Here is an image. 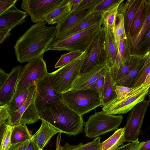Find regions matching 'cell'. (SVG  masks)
I'll return each mask as SVG.
<instances>
[{
    "label": "cell",
    "mask_w": 150,
    "mask_h": 150,
    "mask_svg": "<svg viewBox=\"0 0 150 150\" xmlns=\"http://www.w3.org/2000/svg\"><path fill=\"white\" fill-rule=\"evenodd\" d=\"M56 26L46 25V22L32 25L16 41L14 48L17 60L22 63L43 56L56 37Z\"/></svg>",
    "instance_id": "obj_1"
},
{
    "label": "cell",
    "mask_w": 150,
    "mask_h": 150,
    "mask_svg": "<svg viewBox=\"0 0 150 150\" xmlns=\"http://www.w3.org/2000/svg\"><path fill=\"white\" fill-rule=\"evenodd\" d=\"M39 115L40 119L49 123L59 133L76 136L82 131L84 125L83 116L64 102L45 110Z\"/></svg>",
    "instance_id": "obj_2"
},
{
    "label": "cell",
    "mask_w": 150,
    "mask_h": 150,
    "mask_svg": "<svg viewBox=\"0 0 150 150\" xmlns=\"http://www.w3.org/2000/svg\"><path fill=\"white\" fill-rule=\"evenodd\" d=\"M62 97L65 103L82 116L102 105L99 94L90 89L70 90L62 94Z\"/></svg>",
    "instance_id": "obj_3"
},
{
    "label": "cell",
    "mask_w": 150,
    "mask_h": 150,
    "mask_svg": "<svg viewBox=\"0 0 150 150\" xmlns=\"http://www.w3.org/2000/svg\"><path fill=\"white\" fill-rule=\"evenodd\" d=\"M123 119L121 115H111L103 110L98 112L95 111L84 123L85 135L89 138H96L117 129Z\"/></svg>",
    "instance_id": "obj_4"
},
{
    "label": "cell",
    "mask_w": 150,
    "mask_h": 150,
    "mask_svg": "<svg viewBox=\"0 0 150 150\" xmlns=\"http://www.w3.org/2000/svg\"><path fill=\"white\" fill-rule=\"evenodd\" d=\"M99 23L76 33L62 40L52 42L47 51L74 50L84 52L101 28Z\"/></svg>",
    "instance_id": "obj_5"
},
{
    "label": "cell",
    "mask_w": 150,
    "mask_h": 150,
    "mask_svg": "<svg viewBox=\"0 0 150 150\" xmlns=\"http://www.w3.org/2000/svg\"><path fill=\"white\" fill-rule=\"evenodd\" d=\"M150 83L144 81L140 86L120 98H115L103 106L102 110L111 115L125 114L145 99L149 93Z\"/></svg>",
    "instance_id": "obj_6"
},
{
    "label": "cell",
    "mask_w": 150,
    "mask_h": 150,
    "mask_svg": "<svg viewBox=\"0 0 150 150\" xmlns=\"http://www.w3.org/2000/svg\"><path fill=\"white\" fill-rule=\"evenodd\" d=\"M85 51L77 59L50 73L53 87L59 93L62 94L70 90L80 75Z\"/></svg>",
    "instance_id": "obj_7"
},
{
    "label": "cell",
    "mask_w": 150,
    "mask_h": 150,
    "mask_svg": "<svg viewBox=\"0 0 150 150\" xmlns=\"http://www.w3.org/2000/svg\"><path fill=\"white\" fill-rule=\"evenodd\" d=\"M63 102L62 94L53 87L50 73L36 83L35 103L39 115L45 110Z\"/></svg>",
    "instance_id": "obj_8"
},
{
    "label": "cell",
    "mask_w": 150,
    "mask_h": 150,
    "mask_svg": "<svg viewBox=\"0 0 150 150\" xmlns=\"http://www.w3.org/2000/svg\"><path fill=\"white\" fill-rule=\"evenodd\" d=\"M35 83L29 88L27 98L22 105L16 111L9 113L7 124L12 126L20 124H30L40 119L35 103Z\"/></svg>",
    "instance_id": "obj_9"
},
{
    "label": "cell",
    "mask_w": 150,
    "mask_h": 150,
    "mask_svg": "<svg viewBox=\"0 0 150 150\" xmlns=\"http://www.w3.org/2000/svg\"><path fill=\"white\" fill-rule=\"evenodd\" d=\"M47 71L46 62L43 56L29 62L23 67L19 75L15 93L28 89L46 76Z\"/></svg>",
    "instance_id": "obj_10"
},
{
    "label": "cell",
    "mask_w": 150,
    "mask_h": 150,
    "mask_svg": "<svg viewBox=\"0 0 150 150\" xmlns=\"http://www.w3.org/2000/svg\"><path fill=\"white\" fill-rule=\"evenodd\" d=\"M69 0H23L21 8L37 23L45 22L46 16L54 9L67 3Z\"/></svg>",
    "instance_id": "obj_11"
},
{
    "label": "cell",
    "mask_w": 150,
    "mask_h": 150,
    "mask_svg": "<svg viewBox=\"0 0 150 150\" xmlns=\"http://www.w3.org/2000/svg\"><path fill=\"white\" fill-rule=\"evenodd\" d=\"M150 103L149 99H144L129 111L124 127L125 142L130 143L138 139L144 118Z\"/></svg>",
    "instance_id": "obj_12"
},
{
    "label": "cell",
    "mask_w": 150,
    "mask_h": 150,
    "mask_svg": "<svg viewBox=\"0 0 150 150\" xmlns=\"http://www.w3.org/2000/svg\"><path fill=\"white\" fill-rule=\"evenodd\" d=\"M106 59L104 34L101 28L85 51L80 75L95 65L107 61Z\"/></svg>",
    "instance_id": "obj_13"
},
{
    "label": "cell",
    "mask_w": 150,
    "mask_h": 150,
    "mask_svg": "<svg viewBox=\"0 0 150 150\" xmlns=\"http://www.w3.org/2000/svg\"><path fill=\"white\" fill-rule=\"evenodd\" d=\"M109 70L107 61L95 65L88 71L80 75L73 83L70 90L87 89L97 79L105 76Z\"/></svg>",
    "instance_id": "obj_14"
},
{
    "label": "cell",
    "mask_w": 150,
    "mask_h": 150,
    "mask_svg": "<svg viewBox=\"0 0 150 150\" xmlns=\"http://www.w3.org/2000/svg\"><path fill=\"white\" fill-rule=\"evenodd\" d=\"M23 67H13L6 80L0 88V106L8 104L15 92L19 75Z\"/></svg>",
    "instance_id": "obj_15"
},
{
    "label": "cell",
    "mask_w": 150,
    "mask_h": 150,
    "mask_svg": "<svg viewBox=\"0 0 150 150\" xmlns=\"http://www.w3.org/2000/svg\"><path fill=\"white\" fill-rule=\"evenodd\" d=\"M28 14L18 9L14 4L0 15V30L11 29L21 25L25 21Z\"/></svg>",
    "instance_id": "obj_16"
},
{
    "label": "cell",
    "mask_w": 150,
    "mask_h": 150,
    "mask_svg": "<svg viewBox=\"0 0 150 150\" xmlns=\"http://www.w3.org/2000/svg\"><path fill=\"white\" fill-rule=\"evenodd\" d=\"M130 49L131 42L129 35L124 34L119 43L117 52L114 66L112 70L109 71L112 82L114 84H115L117 74L119 69L131 55Z\"/></svg>",
    "instance_id": "obj_17"
},
{
    "label": "cell",
    "mask_w": 150,
    "mask_h": 150,
    "mask_svg": "<svg viewBox=\"0 0 150 150\" xmlns=\"http://www.w3.org/2000/svg\"><path fill=\"white\" fill-rule=\"evenodd\" d=\"M92 9H81L71 11L56 25L57 30L56 37L65 33L76 26L84 18L89 15Z\"/></svg>",
    "instance_id": "obj_18"
},
{
    "label": "cell",
    "mask_w": 150,
    "mask_h": 150,
    "mask_svg": "<svg viewBox=\"0 0 150 150\" xmlns=\"http://www.w3.org/2000/svg\"><path fill=\"white\" fill-rule=\"evenodd\" d=\"M102 25L101 28L104 34L106 61L110 71L114 66L118 49L115 41L113 29L104 23H103Z\"/></svg>",
    "instance_id": "obj_19"
},
{
    "label": "cell",
    "mask_w": 150,
    "mask_h": 150,
    "mask_svg": "<svg viewBox=\"0 0 150 150\" xmlns=\"http://www.w3.org/2000/svg\"><path fill=\"white\" fill-rule=\"evenodd\" d=\"M124 1L119 6L117 11L124 17L125 31L126 35H128L131 23L142 0H129L125 3Z\"/></svg>",
    "instance_id": "obj_20"
},
{
    "label": "cell",
    "mask_w": 150,
    "mask_h": 150,
    "mask_svg": "<svg viewBox=\"0 0 150 150\" xmlns=\"http://www.w3.org/2000/svg\"><path fill=\"white\" fill-rule=\"evenodd\" d=\"M100 23H102V13L96 12L89 14L76 26L65 33L55 37L52 42L62 40L74 33Z\"/></svg>",
    "instance_id": "obj_21"
},
{
    "label": "cell",
    "mask_w": 150,
    "mask_h": 150,
    "mask_svg": "<svg viewBox=\"0 0 150 150\" xmlns=\"http://www.w3.org/2000/svg\"><path fill=\"white\" fill-rule=\"evenodd\" d=\"M41 125L37 132L32 136L31 139L37 144L41 150L47 145L50 140L59 131L49 123L41 120Z\"/></svg>",
    "instance_id": "obj_22"
},
{
    "label": "cell",
    "mask_w": 150,
    "mask_h": 150,
    "mask_svg": "<svg viewBox=\"0 0 150 150\" xmlns=\"http://www.w3.org/2000/svg\"><path fill=\"white\" fill-rule=\"evenodd\" d=\"M61 139V133H59L56 139V150H100V137L96 138L91 142L85 144L81 142L75 145L67 143L62 146L60 144Z\"/></svg>",
    "instance_id": "obj_23"
},
{
    "label": "cell",
    "mask_w": 150,
    "mask_h": 150,
    "mask_svg": "<svg viewBox=\"0 0 150 150\" xmlns=\"http://www.w3.org/2000/svg\"><path fill=\"white\" fill-rule=\"evenodd\" d=\"M150 1L145 0L144 17L142 25L138 33L130 38L131 54L132 55L139 43L150 29Z\"/></svg>",
    "instance_id": "obj_24"
},
{
    "label": "cell",
    "mask_w": 150,
    "mask_h": 150,
    "mask_svg": "<svg viewBox=\"0 0 150 150\" xmlns=\"http://www.w3.org/2000/svg\"><path fill=\"white\" fill-rule=\"evenodd\" d=\"M125 142L124 128L117 129L107 139L100 144V150H115Z\"/></svg>",
    "instance_id": "obj_25"
},
{
    "label": "cell",
    "mask_w": 150,
    "mask_h": 150,
    "mask_svg": "<svg viewBox=\"0 0 150 150\" xmlns=\"http://www.w3.org/2000/svg\"><path fill=\"white\" fill-rule=\"evenodd\" d=\"M71 10L69 0L67 3L56 8L47 14L45 17V21L49 24H57L70 12Z\"/></svg>",
    "instance_id": "obj_26"
},
{
    "label": "cell",
    "mask_w": 150,
    "mask_h": 150,
    "mask_svg": "<svg viewBox=\"0 0 150 150\" xmlns=\"http://www.w3.org/2000/svg\"><path fill=\"white\" fill-rule=\"evenodd\" d=\"M104 78V85L101 97L103 106L117 97L115 91L116 85L112 82L109 70L106 73Z\"/></svg>",
    "instance_id": "obj_27"
},
{
    "label": "cell",
    "mask_w": 150,
    "mask_h": 150,
    "mask_svg": "<svg viewBox=\"0 0 150 150\" xmlns=\"http://www.w3.org/2000/svg\"><path fill=\"white\" fill-rule=\"evenodd\" d=\"M31 137L26 125L20 124L13 126L11 135V144L24 142L30 139Z\"/></svg>",
    "instance_id": "obj_28"
},
{
    "label": "cell",
    "mask_w": 150,
    "mask_h": 150,
    "mask_svg": "<svg viewBox=\"0 0 150 150\" xmlns=\"http://www.w3.org/2000/svg\"><path fill=\"white\" fill-rule=\"evenodd\" d=\"M145 0H142L131 23L129 33L131 38L139 32L143 23L144 17Z\"/></svg>",
    "instance_id": "obj_29"
},
{
    "label": "cell",
    "mask_w": 150,
    "mask_h": 150,
    "mask_svg": "<svg viewBox=\"0 0 150 150\" xmlns=\"http://www.w3.org/2000/svg\"><path fill=\"white\" fill-rule=\"evenodd\" d=\"M144 63L143 54V57L137 62L134 67L125 76L116 83V85L131 88L138 72Z\"/></svg>",
    "instance_id": "obj_30"
},
{
    "label": "cell",
    "mask_w": 150,
    "mask_h": 150,
    "mask_svg": "<svg viewBox=\"0 0 150 150\" xmlns=\"http://www.w3.org/2000/svg\"><path fill=\"white\" fill-rule=\"evenodd\" d=\"M143 56V55H131L126 61L119 69L117 74L115 83L125 76Z\"/></svg>",
    "instance_id": "obj_31"
},
{
    "label": "cell",
    "mask_w": 150,
    "mask_h": 150,
    "mask_svg": "<svg viewBox=\"0 0 150 150\" xmlns=\"http://www.w3.org/2000/svg\"><path fill=\"white\" fill-rule=\"evenodd\" d=\"M28 89L15 93L7 104L9 113L16 111L24 103L27 96Z\"/></svg>",
    "instance_id": "obj_32"
},
{
    "label": "cell",
    "mask_w": 150,
    "mask_h": 150,
    "mask_svg": "<svg viewBox=\"0 0 150 150\" xmlns=\"http://www.w3.org/2000/svg\"><path fill=\"white\" fill-rule=\"evenodd\" d=\"M124 0L119 1L106 11L102 13V23L113 29L115 24L118 7Z\"/></svg>",
    "instance_id": "obj_33"
},
{
    "label": "cell",
    "mask_w": 150,
    "mask_h": 150,
    "mask_svg": "<svg viewBox=\"0 0 150 150\" xmlns=\"http://www.w3.org/2000/svg\"><path fill=\"white\" fill-rule=\"evenodd\" d=\"M113 32L117 49L119 42L122 35L125 33V29L124 18L123 15L117 13L115 24L113 29Z\"/></svg>",
    "instance_id": "obj_34"
},
{
    "label": "cell",
    "mask_w": 150,
    "mask_h": 150,
    "mask_svg": "<svg viewBox=\"0 0 150 150\" xmlns=\"http://www.w3.org/2000/svg\"><path fill=\"white\" fill-rule=\"evenodd\" d=\"M83 52L80 51L74 50L62 54L55 64V67H61L80 57Z\"/></svg>",
    "instance_id": "obj_35"
},
{
    "label": "cell",
    "mask_w": 150,
    "mask_h": 150,
    "mask_svg": "<svg viewBox=\"0 0 150 150\" xmlns=\"http://www.w3.org/2000/svg\"><path fill=\"white\" fill-rule=\"evenodd\" d=\"M150 73V62L146 64H144L138 72L131 88L135 89L142 85Z\"/></svg>",
    "instance_id": "obj_36"
},
{
    "label": "cell",
    "mask_w": 150,
    "mask_h": 150,
    "mask_svg": "<svg viewBox=\"0 0 150 150\" xmlns=\"http://www.w3.org/2000/svg\"><path fill=\"white\" fill-rule=\"evenodd\" d=\"M150 50V29L139 43L133 54L142 55Z\"/></svg>",
    "instance_id": "obj_37"
},
{
    "label": "cell",
    "mask_w": 150,
    "mask_h": 150,
    "mask_svg": "<svg viewBox=\"0 0 150 150\" xmlns=\"http://www.w3.org/2000/svg\"><path fill=\"white\" fill-rule=\"evenodd\" d=\"M119 0H102L98 4L93 8L89 14L96 12L103 13L113 6Z\"/></svg>",
    "instance_id": "obj_38"
},
{
    "label": "cell",
    "mask_w": 150,
    "mask_h": 150,
    "mask_svg": "<svg viewBox=\"0 0 150 150\" xmlns=\"http://www.w3.org/2000/svg\"><path fill=\"white\" fill-rule=\"evenodd\" d=\"M13 126L6 124L0 146V150H8L11 144V138Z\"/></svg>",
    "instance_id": "obj_39"
},
{
    "label": "cell",
    "mask_w": 150,
    "mask_h": 150,
    "mask_svg": "<svg viewBox=\"0 0 150 150\" xmlns=\"http://www.w3.org/2000/svg\"><path fill=\"white\" fill-rule=\"evenodd\" d=\"M105 81L104 76L101 77L96 81L87 89L95 91L101 97Z\"/></svg>",
    "instance_id": "obj_40"
},
{
    "label": "cell",
    "mask_w": 150,
    "mask_h": 150,
    "mask_svg": "<svg viewBox=\"0 0 150 150\" xmlns=\"http://www.w3.org/2000/svg\"><path fill=\"white\" fill-rule=\"evenodd\" d=\"M133 89L129 87L116 85L115 90L117 98H120L127 94Z\"/></svg>",
    "instance_id": "obj_41"
},
{
    "label": "cell",
    "mask_w": 150,
    "mask_h": 150,
    "mask_svg": "<svg viewBox=\"0 0 150 150\" xmlns=\"http://www.w3.org/2000/svg\"><path fill=\"white\" fill-rule=\"evenodd\" d=\"M17 0H0V15L15 4Z\"/></svg>",
    "instance_id": "obj_42"
},
{
    "label": "cell",
    "mask_w": 150,
    "mask_h": 150,
    "mask_svg": "<svg viewBox=\"0 0 150 150\" xmlns=\"http://www.w3.org/2000/svg\"><path fill=\"white\" fill-rule=\"evenodd\" d=\"M9 115L8 105L0 106V125L6 122L9 117Z\"/></svg>",
    "instance_id": "obj_43"
},
{
    "label": "cell",
    "mask_w": 150,
    "mask_h": 150,
    "mask_svg": "<svg viewBox=\"0 0 150 150\" xmlns=\"http://www.w3.org/2000/svg\"><path fill=\"white\" fill-rule=\"evenodd\" d=\"M29 140L24 142L11 144L8 150H26Z\"/></svg>",
    "instance_id": "obj_44"
},
{
    "label": "cell",
    "mask_w": 150,
    "mask_h": 150,
    "mask_svg": "<svg viewBox=\"0 0 150 150\" xmlns=\"http://www.w3.org/2000/svg\"><path fill=\"white\" fill-rule=\"evenodd\" d=\"M12 29L10 28H6L0 30V44L4 41L10 35V31Z\"/></svg>",
    "instance_id": "obj_45"
},
{
    "label": "cell",
    "mask_w": 150,
    "mask_h": 150,
    "mask_svg": "<svg viewBox=\"0 0 150 150\" xmlns=\"http://www.w3.org/2000/svg\"><path fill=\"white\" fill-rule=\"evenodd\" d=\"M8 74L0 67V88L7 79Z\"/></svg>",
    "instance_id": "obj_46"
},
{
    "label": "cell",
    "mask_w": 150,
    "mask_h": 150,
    "mask_svg": "<svg viewBox=\"0 0 150 150\" xmlns=\"http://www.w3.org/2000/svg\"><path fill=\"white\" fill-rule=\"evenodd\" d=\"M26 150H41L37 144L31 139L29 140V142Z\"/></svg>",
    "instance_id": "obj_47"
},
{
    "label": "cell",
    "mask_w": 150,
    "mask_h": 150,
    "mask_svg": "<svg viewBox=\"0 0 150 150\" xmlns=\"http://www.w3.org/2000/svg\"><path fill=\"white\" fill-rule=\"evenodd\" d=\"M132 142V145L130 150H139L144 143V142H139L138 139L136 141Z\"/></svg>",
    "instance_id": "obj_48"
},
{
    "label": "cell",
    "mask_w": 150,
    "mask_h": 150,
    "mask_svg": "<svg viewBox=\"0 0 150 150\" xmlns=\"http://www.w3.org/2000/svg\"><path fill=\"white\" fill-rule=\"evenodd\" d=\"M82 0H69V2L71 7V11L75 10Z\"/></svg>",
    "instance_id": "obj_49"
},
{
    "label": "cell",
    "mask_w": 150,
    "mask_h": 150,
    "mask_svg": "<svg viewBox=\"0 0 150 150\" xmlns=\"http://www.w3.org/2000/svg\"><path fill=\"white\" fill-rule=\"evenodd\" d=\"M7 122H5L0 125V146L5 131Z\"/></svg>",
    "instance_id": "obj_50"
},
{
    "label": "cell",
    "mask_w": 150,
    "mask_h": 150,
    "mask_svg": "<svg viewBox=\"0 0 150 150\" xmlns=\"http://www.w3.org/2000/svg\"><path fill=\"white\" fill-rule=\"evenodd\" d=\"M132 145V142L128 143L127 144L121 145L115 150H130Z\"/></svg>",
    "instance_id": "obj_51"
},
{
    "label": "cell",
    "mask_w": 150,
    "mask_h": 150,
    "mask_svg": "<svg viewBox=\"0 0 150 150\" xmlns=\"http://www.w3.org/2000/svg\"><path fill=\"white\" fill-rule=\"evenodd\" d=\"M139 150H150V140L144 141Z\"/></svg>",
    "instance_id": "obj_52"
},
{
    "label": "cell",
    "mask_w": 150,
    "mask_h": 150,
    "mask_svg": "<svg viewBox=\"0 0 150 150\" xmlns=\"http://www.w3.org/2000/svg\"><path fill=\"white\" fill-rule=\"evenodd\" d=\"M150 50L144 54V58L145 64H146L150 62Z\"/></svg>",
    "instance_id": "obj_53"
}]
</instances>
